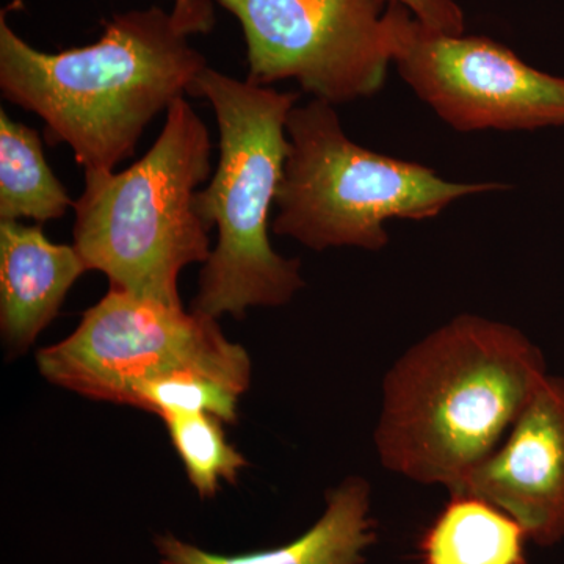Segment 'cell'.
<instances>
[{
	"instance_id": "16",
	"label": "cell",
	"mask_w": 564,
	"mask_h": 564,
	"mask_svg": "<svg viewBox=\"0 0 564 564\" xmlns=\"http://www.w3.org/2000/svg\"><path fill=\"white\" fill-rule=\"evenodd\" d=\"M410 11L411 14L432 31L447 35H464L466 21L456 0H388Z\"/></svg>"
},
{
	"instance_id": "17",
	"label": "cell",
	"mask_w": 564,
	"mask_h": 564,
	"mask_svg": "<svg viewBox=\"0 0 564 564\" xmlns=\"http://www.w3.org/2000/svg\"><path fill=\"white\" fill-rule=\"evenodd\" d=\"M172 14L188 36L206 35L215 25L214 0H174Z\"/></svg>"
},
{
	"instance_id": "8",
	"label": "cell",
	"mask_w": 564,
	"mask_h": 564,
	"mask_svg": "<svg viewBox=\"0 0 564 564\" xmlns=\"http://www.w3.org/2000/svg\"><path fill=\"white\" fill-rule=\"evenodd\" d=\"M388 18L400 76L456 131L563 128V77L486 36L432 31L397 3H388Z\"/></svg>"
},
{
	"instance_id": "11",
	"label": "cell",
	"mask_w": 564,
	"mask_h": 564,
	"mask_svg": "<svg viewBox=\"0 0 564 564\" xmlns=\"http://www.w3.org/2000/svg\"><path fill=\"white\" fill-rule=\"evenodd\" d=\"M370 489L366 478L351 475L326 496V510L317 524L299 540L270 551L218 555L159 534L155 547L162 564H362L364 552L377 540L370 516Z\"/></svg>"
},
{
	"instance_id": "12",
	"label": "cell",
	"mask_w": 564,
	"mask_h": 564,
	"mask_svg": "<svg viewBox=\"0 0 564 564\" xmlns=\"http://www.w3.org/2000/svg\"><path fill=\"white\" fill-rule=\"evenodd\" d=\"M525 530L470 494H452L422 541L425 564H527Z\"/></svg>"
},
{
	"instance_id": "5",
	"label": "cell",
	"mask_w": 564,
	"mask_h": 564,
	"mask_svg": "<svg viewBox=\"0 0 564 564\" xmlns=\"http://www.w3.org/2000/svg\"><path fill=\"white\" fill-rule=\"evenodd\" d=\"M285 129L291 148L272 231L314 251H381L389 243L386 221L430 220L464 196L507 188L445 181L421 163L359 147L344 132L334 106L318 99L293 107Z\"/></svg>"
},
{
	"instance_id": "10",
	"label": "cell",
	"mask_w": 564,
	"mask_h": 564,
	"mask_svg": "<svg viewBox=\"0 0 564 564\" xmlns=\"http://www.w3.org/2000/svg\"><path fill=\"white\" fill-rule=\"evenodd\" d=\"M87 272L74 245L51 242L40 225L0 221V329L10 351H28Z\"/></svg>"
},
{
	"instance_id": "1",
	"label": "cell",
	"mask_w": 564,
	"mask_h": 564,
	"mask_svg": "<svg viewBox=\"0 0 564 564\" xmlns=\"http://www.w3.org/2000/svg\"><path fill=\"white\" fill-rule=\"evenodd\" d=\"M547 375L543 351L521 329L456 315L384 375L373 433L381 466L415 484L458 491Z\"/></svg>"
},
{
	"instance_id": "9",
	"label": "cell",
	"mask_w": 564,
	"mask_h": 564,
	"mask_svg": "<svg viewBox=\"0 0 564 564\" xmlns=\"http://www.w3.org/2000/svg\"><path fill=\"white\" fill-rule=\"evenodd\" d=\"M454 494H470L496 505L536 544L563 540V377L549 373L544 378L499 447L467 474Z\"/></svg>"
},
{
	"instance_id": "15",
	"label": "cell",
	"mask_w": 564,
	"mask_h": 564,
	"mask_svg": "<svg viewBox=\"0 0 564 564\" xmlns=\"http://www.w3.org/2000/svg\"><path fill=\"white\" fill-rule=\"evenodd\" d=\"M240 393L214 377L193 370L165 375L141 386L133 406L166 419L210 414L221 422L237 421Z\"/></svg>"
},
{
	"instance_id": "6",
	"label": "cell",
	"mask_w": 564,
	"mask_h": 564,
	"mask_svg": "<svg viewBox=\"0 0 564 564\" xmlns=\"http://www.w3.org/2000/svg\"><path fill=\"white\" fill-rule=\"evenodd\" d=\"M36 366L52 384L129 406L141 386L182 370L209 375L240 395L251 381L248 351L228 340L217 318L113 288L76 332L36 352Z\"/></svg>"
},
{
	"instance_id": "7",
	"label": "cell",
	"mask_w": 564,
	"mask_h": 564,
	"mask_svg": "<svg viewBox=\"0 0 564 564\" xmlns=\"http://www.w3.org/2000/svg\"><path fill=\"white\" fill-rule=\"evenodd\" d=\"M242 28L248 82L293 79L318 101L384 87L392 63L388 0H215Z\"/></svg>"
},
{
	"instance_id": "13",
	"label": "cell",
	"mask_w": 564,
	"mask_h": 564,
	"mask_svg": "<svg viewBox=\"0 0 564 564\" xmlns=\"http://www.w3.org/2000/svg\"><path fill=\"white\" fill-rule=\"evenodd\" d=\"M74 203L46 161L40 133L0 110V220L46 223Z\"/></svg>"
},
{
	"instance_id": "14",
	"label": "cell",
	"mask_w": 564,
	"mask_h": 564,
	"mask_svg": "<svg viewBox=\"0 0 564 564\" xmlns=\"http://www.w3.org/2000/svg\"><path fill=\"white\" fill-rule=\"evenodd\" d=\"M163 422L188 480L202 499L214 497L221 481L236 484L240 470L248 466L247 458L226 440L221 421L215 415H173Z\"/></svg>"
},
{
	"instance_id": "4",
	"label": "cell",
	"mask_w": 564,
	"mask_h": 564,
	"mask_svg": "<svg viewBox=\"0 0 564 564\" xmlns=\"http://www.w3.org/2000/svg\"><path fill=\"white\" fill-rule=\"evenodd\" d=\"M209 131L191 104L176 99L150 151L120 173L85 172L74 203V247L88 272L110 288L182 306L177 280L210 256V229L195 196L212 177Z\"/></svg>"
},
{
	"instance_id": "2",
	"label": "cell",
	"mask_w": 564,
	"mask_h": 564,
	"mask_svg": "<svg viewBox=\"0 0 564 564\" xmlns=\"http://www.w3.org/2000/svg\"><path fill=\"white\" fill-rule=\"evenodd\" d=\"M161 7L117 13L88 46L43 52L0 17V90L46 124L51 144H69L85 172H113L135 152L155 115L191 95L207 68Z\"/></svg>"
},
{
	"instance_id": "3",
	"label": "cell",
	"mask_w": 564,
	"mask_h": 564,
	"mask_svg": "<svg viewBox=\"0 0 564 564\" xmlns=\"http://www.w3.org/2000/svg\"><path fill=\"white\" fill-rule=\"evenodd\" d=\"M191 95L210 102L220 132L217 170L195 196L196 212L218 237L192 311L243 318L250 307L284 306L304 288L302 263L273 250L270 217L291 148L285 124L299 95L210 66Z\"/></svg>"
}]
</instances>
